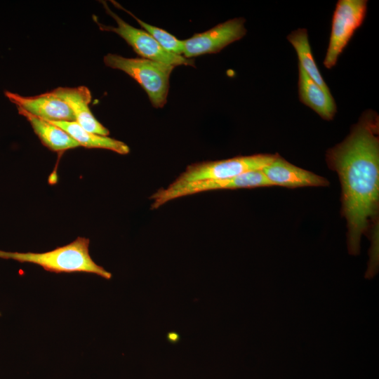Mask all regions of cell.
<instances>
[{
  "label": "cell",
  "mask_w": 379,
  "mask_h": 379,
  "mask_svg": "<svg viewBox=\"0 0 379 379\" xmlns=\"http://www.w3.org/2000/svg\"><path fill=\"white\" fill-rule=\"evenodd\" d=\"M106 12L112 17L117 27L105 25L96 21L99 28L103 31L112 32L123 38L142 57L173 67L178 65L194 66L193 59L186 58L183 55H175L166 51L157 41L146 31L137 29L122 20L114 13L103 1Z\"/></svg>",
  "instance_id": "52a82bcc"
},
{
  "label": "cell",
  "mask_w": 379,
  "mask_h": 379,
  "mask_svg": "<svg viewBox=\"0 0 379 379\" xmlns=\"http://www.w3.org/2000/svg\"><path fill=\"white\" fill-rule=\"evenodd\" d=\"M245 19L237 18L217 25L201 33L182 40L183 56L191 59L205 54L217 53L246 34Z\"/></svg>",
  "instance_id": "ba28073f"
},
{
  "label": "cell",
  "mask_w": 379,
  "mask_h": 379,
  "mask_svg": "<svg viewBox=\"0 0 379 379\" xmlns=\"http://www.w3.org/2000/svg\"><path fill=\"white\" fill-rule=\"evenodd\" d=\"M268 186L273 185L262 170L250 171L228 179L203 180L183 184L172 182L166 188H160L149 197L152 201L150 208L157 209L175 199L202 192Z\"/></svg>",
  "instance_id": "5b68a950"
},
{
  "label": "cell",
  "mask_w": 379,
  "mask_h": 379,
  "mask_svg": "<svg viewBox=\"0 0 379 379\" xmlns=\"http://www.w3.org/2000/svg\"><path fill=\"white\" fill-rule=\"evenodd\" d=\"M262 171L272 185L293 189L329 185L325 178L289 163L279 154Z\"/></svg>",
  "instance_id": "30bf717a"
},
{
  "label": "cell",
  "mask_w": 379,
  "mask_h": 379,
  "mask_svg": "<svg viewBox=\"0 0 379 379\" xmlns=\"http://www.w3.org/2000/svg\"><path fill=\"white\" fill-rule=\"evenodd\" d=\"M18 113L30 124L41 143L49 149L61 152L79 147V145L64 130L48 121L17 107Z\"/></svg>",
  "instance_id": "4fadbf2b"
},
{
  "label": "cell",
  "mask_w": 379,
  "mask_h": 379,
  "mask_svg": "<svg viewBox=\"0 0 379 379\" xmlns=\"http://www.w3.org/2000/svg\"><path fill=\"white\" fill-rule=\"evenodd\" d=\"M51 91L66 102L74 113L75 121L83 128L100 135L107 136L109 134V130L95 119L90 110L88 105L92 97L87 87H58Z\"/></svg>",
  "instance_id": "8fae6325"
},
{
  "label": "cell",
  "mask_w": 379,
  "mask_h": 379,
  "mask_svg": "<svg viewBox=\"0 0 379 379\" xmlns=\"http://www.w3.org/2000/svg\"><path fill=\"white\" fill-rule=\"evenodd\" d=\"M111 2L116 7L122 9L125 12L128 13L130 15H131L139 23V25L148 34H149L166 51L180 55H182V54H183L182 40L177 39L175 36L172 35L171 34L163 29L153 26L141 20L129 11L122 7L117 1H111Z\"/></svg>",
  "instance_id": "2e32d148"
},
{
  "label": "cell",
  "mask_w": 379,
  "mask_h": 379,
  "mask_svg": "<svg viewBox=\"0 0 379 379\" xmlns=\"http://www.w3.org/2000/svg\"><path fill=\"white\" fill-rule=\"evenodd\" d=\"M328 168L338 175L342 215L347 220V249L360 253L361 239L375 221L379 204V116L364 111L350 134L326 153Z\"/></svg>",
  "instance_id": "6da1fadb"
},
{
  "label": "cell",
  "mask_w": 379,
  "mask_h": 379,
  "mask_svg": "<svg viewBox=\"0 0 379 379\" xmlns=\"http://www.w3.org/2000/svg\"><path fill=\"white\" fill-rule=\"evenodd\" d=\"M106 66L119 69L135 79L147 93L155 108L167 102L169 78L175 67L142 58H128L108 53L103 59Z\"/></svg>",
  "instance_id": "3957f363"
},
{
  "label": "cell",
  "mask_w": 379,
  "mask_h": 379,
  "mask_svg": "<svg viewBox=\"0 0 379 379\" xmlns=\"http://www.w3.org/2000/svg\"><path fill=\"white\" fill-rule=\"evenodd\" d=\"M89 242L88 239L79 237L70 244L48 252L0 251V258L39 265L45 270L55 273L86 272L110 279L112 274L92 260L88 251Z\"/></svg>",
  "instance_id": "7a4b0ae2"
},
{
  "label": "cell",
  "mask_w": 379,
  "mask_h": 379,
  "mask_svg": "<svg viewBox=\"0 0 379 379\" xmlns=\"http://www.w3.org/2000/svg\"><path fill=\"white\" fill-rule=\"evenodd\" d=\"M366 0H339L333 15L331 30L324 65L333 67L367 12Z\"/></svg>",
  "instance_id": "8992f818"
},
{
  "label": "cell",
  "mask_w": 379,
  "mask_h": 379,
  "mask_svg": "<svg viewBox=\"0 0 379 379\" xmlns=\"http://www.w3.org/2000/svg\"><path fill=\"white\" fill-rule=\"evenodd\" d=\"M298 95L302 103L326 121L333 119L337 107L331 92L316 84L298 65Z\"/></svg>",
  "instance_id": "7c38bea8"
},
{
  "label": "cell",
  "mask_w": 379,
  "mask_h": 379,
  "mask_svg": "<svg viewBox=\"0 0 379 379\" xmlns=\"http://www.w3.org/2000/svg\"><path fill=\"white\" fill-rule=\"evenodd\" d=\"M50 122L64 130L77 142L79 146L89 149H109L124 155L128 154L130 152V148L126 143L107 136L89 132L83 128L76 121H52Z\"/></svg>",
  "instance_id": "5bb4252c"
},
{
  "label": "cell",
  "mask_w": 379,
  "mask_h": 379,
  "mask_svg": "<svg viewBox=\"0 0 379 379\" xmlns=\"http://www.w3.org/2000/svg\"><path fill=\"white\" fill-rule=\"evenodd\" d=\"M278 154H257L231 159L205 161L189 165L173 182L183 184L203 180H222L260 171L267 166Z\"/></svg>",
  "instance_id": "277c9868"
},
{
  "label": "cell",
  "mask_w": 379,
  "mask_h": 379,
  "mask_svg": "<svg viewBox=\"0 0 379 379\" xmlns=\"http://www.w3.org/2000/svg\"><path fill=\"white\" fill-rule=\"evenodd\" d=\"M5 95L27 112L47 121H75V117L69 107L52 91L35 96H22L5 91Z\"/></svg>",
  "instance_id": "9c48e42d"
},
{
  "label": "cell",
  "mask_w": 379,
  "mask_h": 379,
  "mask_svg": "<svg viewBox=\"0 0 379 379\" xmlns=\"http://www.w3.org/2000/svg\"><path fill=\"white\" fill-rule=\"evenodd\" d=\"M286 38L296 51L299 60L298 65L321 88L331 92L314 61L307 29L305 28L295 29Z\"/></svg>",
  "instance_id": "9a60e30c"
}]
</instances>
